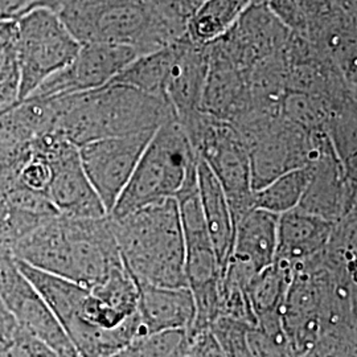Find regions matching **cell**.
<instances>
[{"instance_id":"obj_10","label":"cell","mask_w":357,"mask_h":357,"mask_svg":"<svg viewBox=\"0 0 357 357\" xmlns=\"http://www.w3.org/2000/svg\"><path fill=\"white\" fill-rule=\"evenodd\" d=\"M308 166L310 180L298 209L331 224L356 211L357 175L345 168L331 143Z\"/></svg>"},{"instance_id":"obj_24","label":"cell","mask_w":357,"mask_h":357,"mask_svg":"<svg viewBox=\"0 0 357 357\" xmlns=\"http://www.w3.org/2000/svg\"><path fill=\"white\" fill-rule=\"evenodd\" d=\"M249 327V324L243 321L220 318L212 324L209 331L216 337L225 356L255 357L248 340Z\"/></svg>"},{"instance_id":"obj_7","label":"cell","mask_w":357,"mask_h":357,"mask_svg":"<svg viewBox=\"0 0 357 357\" xmlns=\"http://www.w3.org/2000/svg\"><path fill=\"white\" fill-rule=\"evenodd\" d=\"M33 142L51 167L47 196L59 215L72 218L107 216L101 199L82 168L78 147L53 132L38 135Z\"/></svg>"},{"instance_id":"obj_15","label":"cell","mask_w":357,"mask_h":357,"mask_svg":"<svg viewBox=\"0 0 357 357\" xmlns=\"http://www.w3.org/2000/svg\"><path fill=\"white\" fill-rule=\"evenodd\" d=\"M280 216L253 208L234 222V241L229 261L257 275L274 264Z\"/></svg>"},{"instance_id":"obj_5","label":"cell","mask_w":357,"mask_h":357,"mask_svg":"<svg viewBox=\"0 0 357 357\" xmlns=\"http://www.w3.org/2000/svg\"><path fill=\"white\" fill-rule=\"evenodd\" d=\"M196 156L212 171L227 196L233 221L253 209V185L248 149L233 125L196 112L176 119Z\"/></svg>"},{"instance_id":"obj_18","label":"cell","mask_w":357,"mask_h":357,"mask_svg":"<svg viewBox=\"0 0 357 357\" xmlns=\"http://www.w3.org/2000/svg\"><path fill=\"white\" fill-rule=\"evenodd\" d=\"M197 193L205 225L224 274L234 241V221L227 196L212 171L197 158Z\"/></svg>"},{"instance_id":"obj_30","label":"cell","mask_w":357,"mask_h":357,"mask_svg":"<svg viewBox=\"0 0 357 357\" xmlns=\"http://www.w3.org/2000/svg\"><path fill=\"white\" fill-rule=\"evenodd\" d=\"M243 3V7L246 8L249 4H253V3H266L268 0H240Z\"/></svg>"},{"instance_id":"obj_21","label":"cell","mask_w":357,"mask_h":357,"mask_svg":"<svg viewBox=\"0 0 357 357\" xmlns=\"http://www.w3.org/2000/svg\"><path fill=\"white\" fill-rule=\"evenodd\" d=\"M291 280L293 273L274 262L268 268L259 271L250 281L246 294L255 323L257 320L280 315V308Z\"/></svg>"},{"instance_id":"obj_26","label":"cell","mask_w":357,"mask_h":357,"mask_svg":"<svg viewBox=\"0 0 357 357\" xmlns=\"http://www.w3.org/2000/svg\"><path fill=\"white\" fill-rule=\"evenodd\" d=\"M190 357H227L216 337L211 331H204L191 337Z\"/></svg>"},{"instance_id":"obj_14","label":"cell","mask_w":357,"mask_h":357,"mask_svg":"<svg viewBox=\"0 0 357 357\" xmlns=\"http://www.w3.org/2000/svg\"><path fill=\"white\" fill-rule=\"evenodd\" d=\"M333 224L298 208L278 220V243L275 261L295 274L319 257L331 237Z\"/></svg>"},{"instance_id":"obj_4","label":"cell","mask_w":357,"mask_h":357,"mask_svg":"<svg viewBox=\"0 0 357 357\" xmlns=\"http://www.w3.org/2000/svg\"><path fill=\"white\" fill-rule=\"evenodd\" d=\"M196 184L197 156L176 118H172L153 132L109 216H126L146 205L176 199Z\"/></svg>"},{"instance_id":"obj_9","label":"cell","mask_w":357,"mask_h":357,"mask_svg":"<svg viewBox=\"0 0 357 357\" xmlns=\"http://www.w3.org/2000/svg\"><path fill=\"white\" fill-rule=\"evenodd\" d=\"M155 131L89 142L78 147L82 168L107 215L128 185Z\"/></svg>"},{"instance_id":"obj_32","label":"cell","mask_w":357,"mask_h":357,"mask_svg":"<svg viewBox=\"0 0 357 357\" xmlns=\"http://www.w3.org/2000/svg\"><path fill=\"white\" fill-rule=\"evenodd\" d=\"M187 357H190V355H188V356H187Z\"/></svg>"},{"instance_id":"obj_3","label":"cell","mask_w":357,"mask_h":357,"mask_svg":"<svg viewBox=\"0 0 357 357\" xmlns=\"http://www.w3.org/2000/svg\"><path fill=\"white\" fill-rule=\"evenodd\" d=\"M56 15L79 44L128 45L147 54L185 36L144 0H69Z\"/></svg>"},{"instance_id":"obj_28","label":"cell","mask_w":357,"mask_h":357,"mask_svg":"<svg viewBox=\"0 0 357 357\" xmlns=\"http://www.w3.org/2000/svg\"><path fill=\"white\" fill-rule=\"evenodd\" d=\"M296 1L306 15L307 22L314 17H318L320 15L330 13L336 7H340L337 0H296Z\"/></svg>"},{"instance_id":"obj_11","label":"cell","mask_w":357,"mask_h":357,"mask_svg":"<svg viewBox=\"0 0 357 357\" xmlns=\"http://www.w3.org/2000/svg\"><path fill=\"white\" fill-rule=\"evenodd\" d=\"M291 32L266 3L249 4L229 31L212 44L233 64L248 70L268 56L284 51Z\"/></svg>"},{"instance_id":"obj_6","label":"cell","mask_w":357,"mask_h":357,"mask_svg":"<svg viewBox=\"0 0 357 357\" xmlns=\"http://www.w3.org/2000/svg\"><path fill=\"white\" fill-rule=\"evenodd\" d=\"M15 22L20 69L17 101H23L48 77L64 69L81 44L50 10L33 8Z\"/></svg>"},{"instance_id":"obj_16","label":"cell","mask_w":357,"mask_h":357,"mask_svg":"<svg viewBox=\"0 0 357 357\" xmlns=\"http://www.w3.org/2000/svg\"><path fill=\"white\" fill-rule=\"evenodd\" d=\"M206 73V45H196L187 36L180 38L166 88V100L176 119L200 112Z\"/></svg>"},{"instance_id":"obj_2","label":"cell","mask_w":357,"mask_h":357,"mask_svg":"<svg viewBox=\"0 0 357 357\" xmlns=\"http://www.w3.org/2000/svg\"><path fill=\"white\" fill-rule=\"evenodd\" d=\"M110 220L122 264L137 284L187 287L184 237L175 199Z\"/></svg>"},{"instance_id":"obj_1","label":"cell","mask_w":357,"mask_h":357,"mask_svg":"<svg viewBox=\"0 0 357 357\" xmlns=\"http://www.w3.org/2000/svg\"><path fill=\"white\" fill-rule=\"evenodd\" d=\"M48 101L52 132L76 147L106 138L153 132L175 118L165 98L113 82Z\"/></svg>"},{"instance_id":"obj_17","label":"cell","mask_w":357,"mask_h":357,"mask_svg":"<svg viewBox=\"0 0 357 357\" xmlns=\"http://www.w3.org/2000/svg\"><path fill=\"white\" fill-rule=\"evenodd\" d=\"M138 317L144 335L158 332H191L195 303L187 287H159L138 284Z\"/></svg>"},{"instance_id":"obj_13","label":"cell","mask_w":357,"mask_h":357,"mask_svg":"<svg viewBox=\"0 0 357 357\" xmlns=\"http://www.w3.org/2000/svg\"><path fill=\"white\" fill-rule=\"evenodd\" d=\"M206 52L208 73L200 112L233 125L253 106L246 70L233 64L213 44L206 45Z\"/></svg>"},{"instance_id":"obj_29","label":"cell","mask_w":357,"mask_h":357,"mask_svg":"<svg viewBox=\"0 0 357 357\" xmlns=\"http://www.w3.org/2000/svg\"><path fill=\"white\" fill-rule=\"evenodd\" d=\"M339 6L348 13H357V0H337Z\"/></svg>"},{"instance_id":"obj_22","label":"cell","mask_w":357,"mask_h":357,"mask_svg":"<svg viewBox=\"0 0 357 357\" xmlns=\"http://www.w3.org/2000/svg\"><path fill=\"white\" fill-rule=\"evenodd\" d=\"M310 180V166L301 167L255 191L253 206L281 216L301 203Z\"/></svg>"},{"instance_id":"obj_25","label":"cell","mask_w":357,"mask_h":357,"mask_svg":"<svg viewBox=\"0 0 357 357\" xmlns=\"http://www.w3.org/2000/svg\"><path fill=\"white\" fill-rule=\"evenodd\" d=\"M266 6L291 33L306 38V15L296 0H268Z\"/></svg>"},{"instance_id":"obj_12","label":"cell","mask_w":357,"mask_h":357,"mask_svg":"<svg viewBox=\"0 0 357 357\" xmlns=\"http://www.w3.org/2000/svg\"><path fill=\"white\" fill-rule=\"evenodd\" d=\"M0 302L20 328L51 348L57 356L79 357L61 323L20 270L0 289Z\"/></svg>"},{"instance_id":"obj_19","label":"cell","mask_w":357,"mask_h":357,"mask_svg":"<svg viewBox=\"0 0 357 357\" xmlns=\"http://www.w3.org/2000/svg\"><path fill=\"white\" fill-rule=\"evenodd\" d=\"M178 40L160 51L138 56L112 82L131 86L166 100L167 82L178 54Z\"/></svg>"},{"instance_id":"obj_23","label":"cell","mask_w":357,"mask_h":357,"mask_svg":"<svg viewBox=\"0 0 357 357\" xmlns=\"http://www.w3.org/2000/svg\"><path fill=\"white\" fill-rule=\"evenodd\" d=\"M19 84L16 22L7 20L0 23V110L17 102Z\"/></svg>"},{"instance_id":"obj_20","label":"cell","mask_w":357,"mask_h":357,"mask_svg":"<svg viewBox=\"0 0 357 357\" xmlns=\"http://www.w3.org/2000/svg\"><path fill=\"white\" fill-rule=\"evenodd\" d=\"M245 7L240 0H205L192 13L185 36L196 45H208L222 38Z\"/></svg>"},{"instance_id":"obj_33","label":"cell","mask_w":357,"mask_h":357,"mask_svg":"<svg viewBox=\"0 0 357 357\" xmlns=\"http://www.w3.org/2000/svg\"><path fill=\"white\" fill-rule=\"evenodd\" d=\"M0 23H1V22H0Z\"/></svg>"},{"instance_id":"obj_31","label":"cell","mask_w":357,"mask_h":357,"mask_svg":"<svg viewBox=\"0 0 357 357\" xmlns=\"http://www.w3.org/2000/svg\"><path fill=\"white\" fill-rule=\"evenodd\" d=\"M193 1H195L197 6H200V4H202L203 1H205V0H193Z\"/></svg>"},{"instance_id":"obj_8","label":"cell","mask_w":357,"mask_h":357,"mask_svg":"<svg viewBox=\"0 0 357 357\" xmlns=\"http://www.w3.org/2000/svg\"><path fill=\"white\" fill-rule=\"evenodd\" d=\"M138 56L134 48L122 44H81L75 59L64 69L48 77L26 98L51 100L102 88Z\"/></svg>"},{"instance_id":"obj_27","label":"cell","mask_w":357,"mask_h":357,"mask_svg":"<svg viewBox=\"0 0 357 357\" xmlns=\"http://www.w3.org/2000/svg\"><path fill=\"white\" fill-rule=\"evenodd\" d=\"M36 0H0V22L15 20L28 13Z\"/></svg>"}]
</instances>
